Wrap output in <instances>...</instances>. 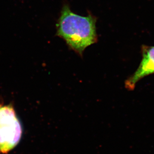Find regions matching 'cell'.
Here are the masks:
<instances>
[{"label":"cell","mask_w":154,"mask_h":154,"mask_svg":"<svg viewBox=\"0 0 154 154\" xmlns=\"http://www.w3.org/2000/svg\"><path fill=\"white\" fill-rule=\"evenodd\" d=\"M96 24L95 17L77 15L64 6L57 24V33L70 49L82 56L85 49L97 42Z\"/></svg>","instance_id":"6da1fadb"},{"label":"cell","mask_w":154,"mask_h":154,"mask_svg":"<svg viewBox=\"0 0 154 154\" xmlns=\"http://www.w3.org/2000/svg\"><path fill=\"white\" fill-rule=\"evenodd\" d=\"M22 126L13 106L0 102V154L16 147L22 136Z\"/></svg>","instance_id":"7a4b0ae2"},{"label":"cell","mask_w":154,"mask_h":154,"mask_svg":"<svg viewBox=\"0 0 154 154\" xmlns=\"http://www.w3.org/2000/svg\"><path fill=\"white\" fill-rule=\"evenodd\" d=\"M142 58L136 71L125 82V87L133 90L140 80L146 76L154 74V46H142Z\"/></svg>","instance_id":"3957f363"}]
</instances>
